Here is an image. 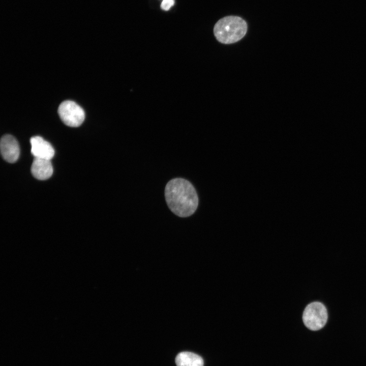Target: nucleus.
Segmentation results:
<instances>
[{"label":"nucleus","mask_w":366,"mask_h":366,"mask_svg":"<svg viewBox=\"0 0 366 366\" xmlns=\"http://www.w3.org/2000/svg\"><path fill=\"white\" fill-rule=\"evenodd\" d=\"M167 204L175 215L182 218L193 215L198 205L196 190L188 180L176 178L170 180L165 189Z\"/></svg>","instance_id":"1"},{"label":"nucleus","mask_w":366,"mask_h":366,"mask_svg":"<svg viewBox=\"0 0 366 366\" xmlns=\"http://www.w3.org/2000/svg\"><path fill=\"white\" fill-rule=\"evenodd\" d=\"M248 25L242 18L235 16H226L215 25L214 35L221 43L230 44L241 40L246 34Z\"/></svg>","instance_id":"2"},{"label":"nucleus","mask_w":366,"mask_h":366,"mask_svg":"<svg viewBox=\"0 0 366 366\" xmlns=\"http://www.w3.org/2000/svg\"><path fill=\"white\" fill-rule=\"evenodd\" d=\"M302 319L304 325L309 329L316 331L322 328L328 320V312L321 302L314 301L306 306Z\"/></svg>","instance_id":"3"},{"label":"nucleus","mask_w":366,"mask_h":366,"mask_svg":"<svg viewBox=\"0 0 366 366\" xmlns=\"http://www.w3.org/2000/svg\"><path fill=\"white\" fill-rule=\"evenodd\" d=\"M58 113L63 123L72 127H79L85 118L83 109L75 102L70 100L61 103L58 108Z\"/></svg>","instance_id":"4"},{"label":"nucleus","mask_w":366,"mask_h":366,"mask_svg":"<svg viewBox=\"0 0 366 366\" xmlns=\"http://www.w3.org/2000/svg\"><path fill=\"white\" fill-rule=\"evenodd\" d=\"M1 152L3 159L9 163H14L18 159L20 148L18 141L13 136L7 134L1 140Z\"/></svg>","instance_id":"5"},{"label":"nucleus","mask_w":366,"mask_h":366,"mask_svg":"<svg viewBox=\"0 0 366 366\" xmlns=\"http://www.w3.org/2000/svg\"><path fill=\"white\" fill-rule=\"evenodd\" d=\"M31 152L35 158L51 160L54 155V150L49 142L42 137L36 136L30 139Z\"/></svg>","instance_id":"6"},{"label":"nucleus","mask_w":366,"mask_h":366,"mask_svg":"<svg viewBox=\"0 0 366 366\" xmlns=\"http://www.w3.org/2000/svg\"><path fill=\"white\" fill-rule=\"evenodd\" d=\"M31 172L36 178L46 180L53 173V167L50 160L35 158L32 166Z\"/></svg>","instance_id":"7"},{"label":"nucleus","mask_w":366,"mask_h":366,"mask_svg":"<svg viewBox=\"0 0 366 366\" xmlns=\"http://www.w3.org/2000/svg\"><path fill=\"white\" fill-rule=\"evenodd\" d=\"M177 366H203L202 358L199 355L190 352H182L175 358Z\"/></svg>","instance_id":"8"},{"label":"nucleus","mask_w":366,"mask_h":366,"mask_svg":"<svg viewBox=\"0 0 366 366\" xmlns=\"http://www.w3.org/2000/svg\"><path fill=\"white\" fill-rule=\"evenodd\" d=\"M174 5V0H163L161 8L165 11L169 10Z\"/></svg>","instance_id":"9"}]
</instances>
